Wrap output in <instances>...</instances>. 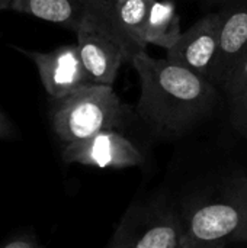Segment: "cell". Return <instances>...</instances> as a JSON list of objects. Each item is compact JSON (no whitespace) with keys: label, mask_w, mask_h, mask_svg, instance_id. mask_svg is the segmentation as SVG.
I'll return each instance as SVG.
<instances>
[{"label":"cell","mask_w":247,"mask_h":248,"mask_svg":"<svg viewBox=\"0 0 247 248\" xmlns=\"http://www.w3.org/2000/svg\"><path fill=\"white\" fill-rule=\"evenodd\" d=\"M131 64L140 78L135 115L154 137L179 138L214 110L218 93L210 80L147 51Z\"/></svg>","instance_id":"cell-1"},{"label":"cell","mask_w":247,"mask_h":248,"mask_svg":"<svg viewBox=\"0 0 247 248\" xmlns=\"http://www.w3.org/2000/svg\"><path fill=\"white\" fill-rule=\"evenodd\" d=\"M49 119L64 144L105 131H121L132 121L128 108L112 86L87 84L63 99H51Z\"/></svg>","instance_id":"cell-2"},{"label":"cell","mask_w":247,"mask_h":248,"mask_svg":"<svg viewBox=\"0 0 247 248\" xmlns=\"http://www.w3.org/2000/svg\"><path fill=\"white\" fill-rule=\"evenodd\" d=\"M111 0H96L76 31L77 46L92 84L114 86L124 62L130 57L108 19Z\"/></svg>","instance_id":"cell-3"},{"label":"cell","mask_w":247,"mask_h":248,"mask_svg":"<svg viewBox=\"0 0 247 248\" xmlns=\"http://www.w3.org/2000/svg\"><path fill=\"white\" fill-rule=\"evenodd\" d=\"M186 235L182 215L165 203L132 205L106 248H181Z\"/></svg>","instance_id":"cell-4"},{"label":"cell","mask_w":247,"mask_h":248,"mask_svg":"<svg viewBox=\"0 0 247 248\" xmlns=\"http://www.w3.org/2000/svg\"><path fill=\"white\" fill-rule=\"evenodd\" d=\"M182 218L191 240L247 241V182L234 193L191 208Z\"/></svg>","instance_id":"cell-5"},{"label":"cell","mask_w":247,"mask_h":248,"mask_svg":"<svg viewBox=\"0 0 247 248\" xmlns=\"http://www.w3.org/2000/svg\"><path fill=\"white\" fill-rule=\"evenodd\" d=\"M63 160L68 164L121 170L141 166L144 155L121 131H105L86 140L64 144Z\"/></svg>","instance_id":"cell-6"},{"label":"cell","mask_w":247,"mask_h":248,"mask_svg":"<svg viewBox=\"0 0 247 248\" xmlns=\"http://www.w3.org/2000/svg\"><path fill=\"white\" fill-rule=\"evenodd\" d=\"M12 48L25 54L36 65L41 83L51 99H63L77 89L92 84L77 44L60 45L48 52L29 51L22 46Z\"/></svg>","instance_id":"cell-7"},{"label":"cell","mask_w":247,"mask_h":248,"mask_svg":"<svg viewBox=\"0 0 247 248\" xmlns=\"http://www.w3.org/2000/svg\"><path fill=\"white\" fill-rule=\"evenodd\" d=\"M220 44V13L211 12L182 32L166 60L211 81Z\"/></svg>","instance_id":"cell-8"},{"label":"cell","mask_w":247,"mask_h":248,"mask_svg":"<svg viewBox=\"0 0 247 248\" xmlns=\"http://www.w3.org/2000/svg\"><path fill=\"white\" fill-rule=\"evenodd\" d=\"M220 13V44L211 83L224 87L247 51V0H226Z\"/></svg>","instance_id":"cell-9"},{"label":"cell","mask_w":247,"mask_h":248,"mask_svg":"<svg viewBox=\"0 0 247 248\" xmlns=\"http://www.w3.org/2000/svg\"><path fill=\"white\" fill-rule=\"evenodd\" d=\"M154 0H112L109 6V25L125 48L130 62L143 51H147L143 32Z\"/></svg>","instance_id":"cell-10"},{"label":"cell","mask_w":247,"mask_h":248,"mask_svg":"<svg viewBox=\"0 0 247 248\" xmlns=\"http://www.w3.org/2000/svg\"><path fill=\"white\" fill-rule=\"evenodd\" d=\"M96 0H13L10 10L66 26L80 28Z\"/></svg>","instance_id":"cell-11"},{"label":"cell","mask_w":247,"mask_h":248,"mask_svg":"<svg viewBox=\"0 0 247 248\" xmlns=\"http://www.w3.org/2000/svg\"><path fill=\"white\" fill-rule=\"evenodd\" d=\"M181 35V16L176 4L172 0H154L144 25V42L167 51Z\"/></svg>","instance_id":"cell-12"},{"label":"cell","mask_w":247,"mask_h":248,"mask_svg":"<svg viewBox=\"0 0 247 248\" xmlns=\"http://www.w3.org/2000/svg\"><path fill=\"white\" fill-rule=\"evenodd\" d=\"M223 92L229 99V106L239 103L247 97V51L223 87Z\"/></svg>","instance_id":"cell-13"},{"label":"cell","mask_w":247,"mask_h":248,"mask_svg":"<svg viewBox=\"0 0 247 248\" xmlns=\"http://www.w3.org/2000/svg\"><path fill=\"white\" fill-rule=\"evenodd\" d=\"M230 122L240 135L247 138V97L230 106Z\"/></svg>","instance_id":"cell-14"},{"label":"cell","mask_w":247,"mask_h":248,"mask_svg":"<svg viewBox=\"0 0 247 248\" xmlns=\"http://www.w3.org/2000/svg\"><path fill=\"white\" fill-rule=\"evenodd\" d=\"M17 132L12 121L7 118V115L0 109V140H12L16 138Z\"/></svg>","instance_id":"cell-15"},{"label":"cell","mask_w":247,"mask_h":248,"mask_svg":"<svg viewBox=\"0 0 247 248\" xmlns=\"http://www.w3.org/2000/svg\"><path fill=\"white\" fill-rule=\"evenodd\" d=\"M181 248H226V241H198L185 235Z\"/></svg>","instance_id":"cell-16"},{"label":"cell","mask_w":247,"mask_h":248,"mask_svg":"<svg viewBox=\"0 0 247 248\" xmlns=\"http://www.w3.org/2000/svg\"><path fill=\"white\" fill-rule=\"evenodd\" d=\"M1 248H38V246L32 240H15L4 244Z\"/></svg>","instance_id":"cell-17"},{"label":"cell","mask_w":247,"mask_h":248,"mask_svg":"<svg viewBox=\"0 0 247 248\" xmlns=\"http://www.w3.org/2000/svg\"><path fill=\"white\" fill-rule=\"evenodd\" d=\"M13 0H0V12L6 10V9H10Z\"/></svg>","instance_id":"cell-18"},{"label":"cell","mask_w":247,"mask_h":248,"mask_svg":"<svg viewBox=\"0 0 247 248\" xmlns=\"http://www.w3.org/2000/svg\"><path fill=\"white\" fill-rule=\"evenodd\" d=\"M213 1H223V3H224L226 0H213Z\"/></svg>","instance_id":"cell-19"}]
</instances>
